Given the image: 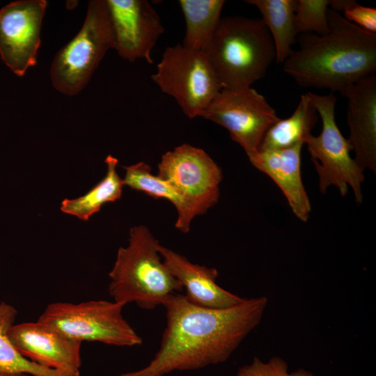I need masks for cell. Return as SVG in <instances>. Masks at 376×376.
<instances>
[{"label":"cell","instance_id":"6","mask_svg":"<svg viewBox=\"0 0 376 376\" xmlns=\"http://www.w3.org/2000/svg\"><path fill=\"white\" fill-rule=\"evenodd\" d=\"M322 122L319 135L312 134L305 140L319 179V189L324 194L331 186L345 196L350 187L355 201L363 203V170L351 157V146L340 131L335 118L336 97L333 93L319 95L307 93Z\"/></svg>","mask_w":376,"mask_h":376},{"label":"cell","instance_id":"27","mask_svg":"<svg viewBox=\"0 0 376 376\" xmlns=\"http://www.w3.org/2000/svg\"><path fill=\"white\" fill-rule=\"evenodd\" d=\"M0 376H29L27 374H10L0 372Z\"/></svg>","mask_w":376,"mask_h":376},{"label":"cell","instance_id":"25","mask_svg":"<svg viewBox=\"0 0 376 376\" xmlns=\"http://www.w3.org/2000/svg\"><path fill=\"white\" fill-rule=\"evenodd\" d=\"M343 17L361 29L376 33V9L355 2L345 11Z\"/></svg>","mask_w":376,"mask_h":376},{"label":"cell","instance_id":"23","mask_svg":"<svg viewBox=\"0 0 376 376\" xmlns=\"http://www.w3.org/2000/svg\"><path fill=\"white\" fill-rule=\"evenodd\" d=\"M329 8V0H297L295 26L297 35L327 33Z\"/></svg>","mask_w":376,"mask_h":376},{"label":"cell","instance_id":"11","mask_svg":"<svg viewBox=\"0 0 376 376\" xmlns=\"http://www.w3.org/2000/svg\"><path fill=\"white\" fill-rule=\"evenodd\" d=\"M45 0H18L0 9V57L16 75L37 63Z\"/></svg>","mask_w":376,"mask_h":376},{"label":"cell","instance_id":"1","mask_svg":"<svg viewBox=\"0 0 376 376\" xmlns=\"http://www.w3.org/2000/svg\"><path fill=\"white\" fill-rule=\"evenodd\" d=\"M267 303L262 296L228 308H210L173 293L162 304L166 325L153 359L139 370L118 376H165L224 363L260 323Z\"/></svg>","mask_w":376,"mask_h":376},{"label":"cell","instance_id":"4","mask_svg":"<svg viewBox=\"0 0 376 376\" xmlns=\"http://www.w3.org/2000/svg\"><path fill=\"white\" fill-rule=\"evenodd\" d=\"M159 245L146 226L130 228L128 245L118 249L109 273L108 290L113 301L152 310L183 289L161 260Z\"/></svg>","mask_w":376,"mask_h":376},{"label":"cell","instance_id":"26","mask_svg":"<svg viewBox=\"0 0 376 376\" xmlns=\"http://www.w3.org/2000/svg\"><path fill=\"white\" fill-rule=\"evenodd\" d=\"M355 2L353 0H329V8L338 13L343 12Z\"/></svg>","mask_w":376,"mask_h":376},{"label":"cell","instance_id":"18","mask_svg":"<svg viewBox=\"0 0 376 376\" xmlns=\"http://www.w3.org/2000/svg\"><path fill=\"white\" fill-rule=\"evenodd\" d=\"M123 168L125 170L123 178L124 186L143 191L154 198L166 199L172 203L178 213L175 226L182 233L189 231L194 217L185 199L169 182L153 175L150 166L143 162Z\"/></svg>","mask_w":376,"mask_h":376},{"label":"cell","instance_id":"7","mask_svg":"<svg viewBox=\"0 0 376 376\" xmlns=\"http://www.w3.org/2000/svg\"><path fill=\"white\" fill-rule=\"evenodd\" d=\"M124 303L91 300L79 304H49L38 321L49 324L69 337L119 347L142 343V338L124 319Z\"/></svg>","mask_w":376,"mask_h":376},{"label":"cell","instance_id":"3","mask_svg":"<svg viewBox=\"0 0 376 376\" xmlns=\"http://www.w3.org/2000/svg\"><path fill=\"white\" fill-rule=\"evenodd\" d=\"M203 52L222 88L251 87L276 60L262 19L240 16L221 18Z\"/></svg>","mask_w":376,"mask_h":376},{"label":"cell","instance_id":"15","mask_svg":"<svg viewBox=\"0 0 376 376\" xmlns=\"http://www.w3.org/2000/svg\"><path fill=\"white\" fill-rule=\"evenodd\" d=\"M158 251L173 276L186 290L191 303L210 308H224L241 303L242 298L217 283V269L191 263L184 256L159 244Z\"/></svg>","mask_w":376,"mask_h":376},{"label":"cell","instance_id":"10","mask_svg":"<svg viewBox=\"0 0 376 376\" xmlns=\"http://www.w3.org/2000/svg\"><path fill=\"white\" fill-rule=\"evenodd\" d=\"M157 175L178 191L194 218L219 201L222 171L200 148L183 143L167 151L158 164Z\"/></svg>","mask_w":376,"mask_h":376},{"label":"cell","instance_id":"24","mask_svg":"<svg viewBox=\"0 0 376 376\" xmlns=\"http://www.w3.org/2000/svg\"><path fill=\"white\" fill-rule=\"evenodd\" d=\"M235 376H315L306 369L289 372L287 362L279 356L264 361L254 357L251 362L240 367Z\"/></svg>","mask_w":376,"mask_h":376},{"label":"cell","instance_id":"5","mask_svg":"<svg viewBox=\"0 0 376 376\" xmlns=\"http://www.w3.org/2000/svg\"><path fill=\"white\" fill-rule=\"evenodd\" d=\"M110 49H114V37L106 1H91L81 29L54 58V88L67 95L78 94Z\"/></svg>","mask_w":376,"mask_h":376},{"label":"cell","instance_id":"8","mask_svg":"<svg viewBox=\"0 0 376 376\" xmlns=\"http://www.w3.org/2000/svg\"><path fill=\"white\" fill-rule=\"evenodd\" d=\"M151 78L189 118L201 117L222 88L205 53L180 44L166 48Z\"/></svg>","mask_w":376,"mask_h":376},{"label":"cell","instance_id":"17","mask_svg":"<svg viewBox=\"0 0 376 376\" xmlns=\"http://www.w3.org/2000/svg\"><path fill=\"white\" fill-rule=\"evenodd\" d=\"M262 15L274 45L276 63L282 64L292 53L297 39L295 26L297 0H247Z\"/></svg>","mask_w":376,"mask_h":376},{"label":"cell","instance_id":"13","mask_svg":"<svg viewBox=\"0 0 376 376\" xmlns=\"http://www.w3.org/2000/svg\"><path fill=\"white\" fill-rule=\"evenodd\" d=\"M8 337L26 358L45 367L79 375L81 341L38 320L13 324Z\"/></svg>","mask_w":376,"mask_h":376},{"label":"cell","instance_id":"20","mask_svg":"<svg viewBox=\"0 0 376 376\" xmlns=\"http://www.w3.org/2000/svg\"><path fill=\"white\" fill-rule=\"evenodd\" d=\"M185 20V33L182 45L203 52L221 19L224 0H180Z\"/></svg>","mask_w":376,"mask_h":376},{"label":"cell","instance_id":"14","mask_svg":"<svg viewBox=\"0 0 376 376\" xmlns=\"http://www.w3.org/2000/svg\"><path fill=\"white\" fill-rule=\"evenodd\" d=\"M347 100V140L354 159L363 170L376 172V76L373 75L348 87L342 95Z\"/></svg>","mask_w":376,"mask_h":376},{"label":"cell","instance_id":"21","mask_svg":"<svg viewBox=\"0 0 376 376\" xmlns=\"http://www.w3.org/2000/svg\"><path fill=\"white\" fill-rule=\"evenodd\" d=\"M105 163L107 171L104 178L86 194L73 199H64L61 205L63 212L87 221L99 212L104 204L120 198L124 185L116 171L118 161L109 155L105 159Z\"/></svg>","mask_w":376,"mask_h":376},{"label":"cell","instance_id":"2","mask_svg":"<svg viewBox=\"0 0 376 376\" xmlns=\"http://www.w3.org/2000/svg\"><path fill=\"white\" fill-rule=\"evenodd\" d=\"M329 31L298 35V48L282 63L301 87L341 95L350 86L375 75L376 33L368 32L329 8Z\"/></svg>","mask_w":376,"mask_h":376},{"label":"cell","instance_id":"12","mask_svg":"<svg viewBox=\"0 0 376 376\" xmlns=\"http://www.w3.org/2000/svg\"><path fill=\"white\" fill-rule=\"evenodd\" d=\"M114 49L123 59L152 63V49L164 32L159 15L146 0H105Z\"/></svg>","mask_w":376,"mask_h":376},{"label":"cell","instance_id":"9","mask_svg":"<svg viewBox=\"0 0 376 376\" xmlns=\"http://www.w3.org/2000/svg\"><path fill=\"white\" fill-rule=\"evenodd\" d=\"M201 117L226 128L249 161L258 155L267 130L280 118L265 97L251 87L221 88Z\"/></svg>","mask_w":376,"mask_h":376},{"label":"cell","instance_id":"16","mask_svg":"<svg viewBox=\"0 0 376 376\" xmlns=\"http://www.w3.org/2000/svg\"><path fill=\"white\" fill-rule=\"evenodd\" d=\"M303 145L300 143L286 148L259 150L250 162L276 184L294 214L306 222L309 218L311 206L301 178Z\"/></svg>","mask_w":376,"mask_h":376},{"label":"cell","instance_id":"22","mask_svg":"<svg viewBox=\"0 0 376 376\" xmlns=\"http://www.w3.org/2000/svg\"><path fill=\"white\" fill-rule=\"evenodd\" d=\"M17 310L0 301V372L33 376H79L45 367L22 355L12 345L8 332L14 324Z\"/></svg>","mask_w":376,"mask_h":376},{"label":"cell","instance_id":"19","mask_svg":"<svg viewBox=\"0 0 376 376\" xmlns=\"http://www.w3.org/2000/svg\"><path fill=\"white\" fill-rule=\"evenodd\" d=\"M318 114L308 93L302 95L288 118H279L266 132L259 150L286 148L302 143L311 135Z\"/></svg>","mask_w":376,"mask_h":376}]
</instances>
